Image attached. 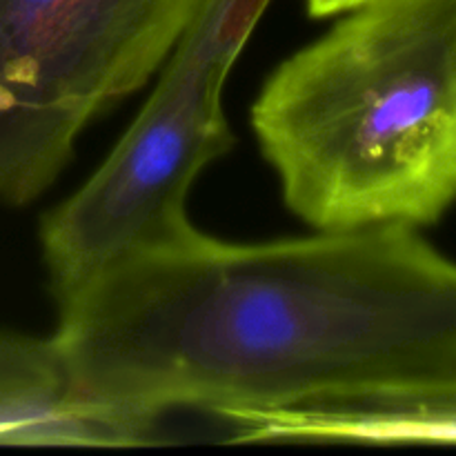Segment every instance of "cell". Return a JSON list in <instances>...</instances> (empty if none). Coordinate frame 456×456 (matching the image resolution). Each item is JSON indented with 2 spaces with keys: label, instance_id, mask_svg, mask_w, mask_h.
I'll list each match as a JSON object with an SVG mask.
<instances>
[{
  "label": "cell",
  "instance_id": "6",
  "mask_svg": "<svg viewBox=\"0 0 456 456\" xmlns=\"http://www.w3.org/2000/svg\"><path fill=\"white\" fill-rule=\"evenodd\" d=\"M159 428L83 399L52 337L0 330V445L136 448L159 444Z\"/></svg>",
  "mask_w": 456,
  "mask_h": 456
},
{
  "label": "cell",
  "instance_id": "1",
  "mask_svg": "<svg viewBox=\"0 0 456 456\" xmlns=\"http://www.w3.org/2000/svg\"><path fill=\"white\" fill-rule=\"evenodd\" d=\"M89 403L138 417L279 408L456 370V261L403 225L230 243L199 232L56 301Z\"/></svg>",
  "mask_w": 456,
  "mask_h": 456
},
{
  "label": "cell",
  "instance_id": "2",
  "mask_svg": "<svg viewBox=\"0 0 456 456\" xmlns=\"http://www.w3.org/2000/svg\"><path fill=\"white\" fill-rule=\"evenodd\" d=\"M252 107L289 212L319 232L430 227L456 205V0H368Z\"/></svg>",
  "mask_w": 456,
  "mask_h": 456
},
{
  "label": "cell",
  "instance_id": "4",
  "mask_svg": "<svg viewBox=\"0 0 456 456\" xmlns=\"http://www.w3.org/2000/svg\"><path fill=\"white\" fill-rule=\"evenodd\" d=\"M227 74L172 49L154 92L101 167L40 221L53 301L123 258L199 234L187 196L234 134L223 110Z\"/></svg>",
  "mask_w": 456,
  "mask_h": 456
},
{
  "label": "cell",
  "instance_id": "7",
  "mask_svg": "<svg viewBox=\"0 0 456 456\" xmlns=\"http://www.w3.org/2000/svg\"><path fill=\"white\" fill-rule=\"evenodd\" d=\"M363 3H368V0H305V7L310 12V16L328 18L341 16V13L350 12V9L359 7Z\"/></svg>",
  "mask_w": 456,
  "mask_h": 456
},
{
  "label": "cell",
  "instance_id": "3",
  "mask_svg": "<svg viewBox=\"0 0 456 456\" xmlns=\"http://www.w3.org/2000/svg\"><path fill=\"white\" fill-rule=\"evenodd\" d=\"M199 0H0V205L38 199L102 111L160 71Z\"/></svg>",
  "mask_w": 456,
  "mask_h": 456
},
{
  "label": "cell",
  "instance_id": "5",
  "mask_svg": "<svg viewBox=\"0 0 456 456\" xmlns=\"http://www.w3.org/2000/svg\"><path fill=\"white\" fill-rule=\"evenodd\" d=\"M239 444L456 445V370L350 396L214 414Z\"/></svg>",
  "mask_w": 456,
  "mask_h": 456
}]
</instances>
